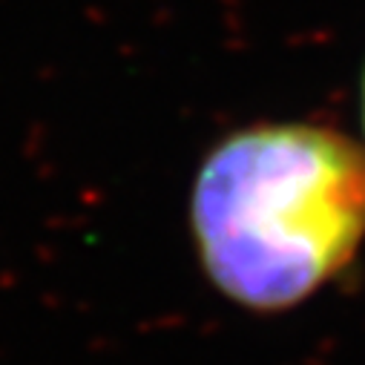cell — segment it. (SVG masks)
Instances as JSON below:
<instances>
[{
    "label": "cell",
    "mask_w": 365,
    "mask_h": 365,
    "mask_svg": "<svg viewBox=\"0 0 365 365\" xmlns=\"http://www.w3.org/2000/svg\"><path fill=\"white\" fill-rule=\"evenodd\" d=\"M190 216L222 294L259 311L291 308L365 236V153L311 124L242 130L205 158Z\"/></svg>",
    "instance_id": "obj_1"
}]
</instances>
